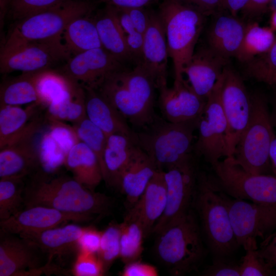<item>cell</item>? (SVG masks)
Segmentation results:
<instances>
[{"mask_svg":"<svg viewBox=\"0 0 276 276\" xmlns=\"http://www.w3.org/2000/svg\"><path fill=\"white\" fill-rule=\"evenodd\" d=\"M24 199L25 207L48 206L88 222L108 215L113 204L109 197L87 188L73 177L51 178L45 171L33 174L25 186Z\"/></svg>","mask_w":276,"mask_h":276,"instance_id":"6da1fadb","label":"cell"},{"mask_svg":"<svg viewBox=\"0 0 276 276\" xmlns=\"http://www.w3.org/2000/svg\"><path fill=\"white\" fill-rule=\"evenodd\" d=\"M156 81L140 63L109 75L97 89L133 126L145 128L155 119Z\"/></svg>","mask_w":276,"mask_h":276,"instance_id":"7a4b0ae2","label":"cell"},{"mask_svg":"<svg viewBox=\"0 0 276 276\" xmlns=\"http://www.w3.org/2000/svg\"><path fill=\"white\" fill-rule=\"evenodd\" d=\"M156 235L155 255L170 274L183 275L198 269L207 250L192 208Z\"/></svg>","mask_w":276,"mask_h":276,"instance_id":"3957f363","label":"cell"},{"mask_svg":"<svg viewBox=\"0 0 276 276\" xmlns=\"http://www.w3.org/2000/svg\"><path fill=\"white\" fill-rule=\"evenodd\" d=\"M192 208L215 257H228L239 246L232 228L226 194L214 179L198 173Z\"/></svg>","mask_w":276,"mask_h":276,"instance_id":"277c9868","label":"cell"},{"mask_svg":"<svg viewBox=\"0 0 276 276\" xmlns=\"http://www.w3.org/2000/svg\"><path fill=\"white\" fill-rule=\"evenodd\" d=\"M157 13L173 62L174 82L182 81L183 70L195 52L206 15L179 0H161Z\"/></svg>","mask_w":276,"mask_h":276,"instance_id":"5b68a950","label":"cell"},{"mask_svg":"<svg viewBox=\"0 0 276 276\" xmlns=\"http://www.w3.org/2000/svg\"><path fill=\"white\" fill-rule=\"evenodd\" d=\"M199 121L173 123L155 117L145 130L135 132L134 143L164 170L192 157L193 133Z\"/></svg>","mask_w":276,"mask_h":276,"instance_id":"8992f818","label":"cell"},{"mask_svg":"<svg viewBox=\"0 0 276 276\" xmlns=\"http://www.w3.org/2000/svg\"><path fill=\"white\" fill-rule=\"evenodd\" d=\"M251 111L248 123L236 147L233 157L237 164L254 174H269V151L275 136L266 97L251 94Z\"/></svg>","mask_w":276,"mask_h":276,"instance_id":"52a82bcc","label":"cell"},{"mask_svg":"<svg viewBox=\"0 0 276 276\" xmlns=\"http://www.w3.org/2000/svg\"><path fill=\"white\" fill-rule=\"evenodd\" d=\"M94 7L87 0H67L55 7L17 21L1 49L62 37L71 21L90 14Z\"/></svg>","mask_w":276,"mask_h":276,"instance_id":"ba28073f","label":"cell"},{"mask_svg":"<svg viewBox=\"0 0 276 276\" xmlns=\"http://www.w3.org/2000/svg\"><path fill=\"white\" fill-rule=\"evenodd\" d=\"M219 188L234 198L276 208V177L254 174L226 157L212 167Z\"/></svg>","mask_w":276,"mask_h":276,"instance_id":"9c48e42d","label":"cell"},{"mask_svg":"<svg viewBox=\"0 0 276 276\" xmlns=\"http://www.w3.org/2000/svg\"><path fill=\"white\" fill-rule=\"evenodd\" d=\"M223 81V71L206 99L197 126V140L193 148L212 167L222 157L228 156L227 125L221 101Z\"/></svg>","mask_w":276,"mask_h":276,"instance_id":"30bf717a","label":"cell"},{"mask_svg":"<svg viewBox=\"0 0 276 276\" xmlns=\"http://www.w3.org/2000/svg\"><path fill=\"white\" fill-rule=\"evenodd\" d=\"M72 56L62 37L30 42L11 48L1 49L0 71L2 74L20 71L33 73L50 69Z\"/></svg>","mask_w":276,"mask_h":276,"instance_id":"8fae6325","label":"cell"},{"mask_svg":"<svg viewBox=\"0 0 276 276\" xmlns=\"http://www.w3.org/2000/svg\"><path fill=\"white\" fill-rule=\"evenodd\" d=\"M226 201L236 241L245 250L258 249L257 238L265 240L276 231V208L231 199L226 194Z\"/></svg>","mask_w":276,"mask_h":276,"instance_id":"7c38bea8","label":"cell"},{"mask_svg":"<svg viewBox=\"0 0 276 276\" xmlns=\"http://www.w3.org/2000/svg\"><path fill=\"white\" fill-rule=\"evenodd\" d=\"M198 174L192 157L164 170L166 205L163 215L153 227L152 233L157 234L192 208Z\"/></svg>","mask_w":276,"mask_h":276,"instance_id":"4fadbf2b","label":"cell"},{"mask_svg":"<svg viewBox=\"0 0 276 276\" xmlns=\"http://www.w3.org/2000/svg\"><path fill=\"white\" fill-rule=\"evenodd\" d=\"M221 101L227 125V157H231L248 123L251 99L239 75L227 66L223 70Z\"/></svg>","mask_w":276,"mask_h":276,"instance_id":"5bb4252c","label":"cell"},{"mask_svg":"<svg viewBox=\"0 0 276 276\" xmlns=\"http://www.w3.org/2000/svg\"><path fill=\"white\" fill-rule=\"evenodd\" d=\"M42 121L34 118L22 133L0 149V178H24L40 165L35 138Z\"/></svg>","mask_w":276,"mask_h":276,"instance_id":"9a60e30c","label":"cell"},{"mask_svg":"<svg viewBox=\"0 0 276 276\" xmlns=\"http://www.w3.org/2000/svg\"><path fill=\"white\" fill-rule=\"evenodd\" d=\"M124 66L103 48H99L73 55L60 72L84 88L97 89L109 75Z\"/></svg>","mask_w":276,"mask_h":276,"instance_id":"2e32d148","label":"cell"},{"mask_svg":"<svg viewBox=\"0 0 276 276\" xmlns=\"http://www.w3.org/2000/svg\"><path fill=\"white\" fill-rule=\"evenodd\" d=\"M156 85L158 106L164 119L173 123L199 121L206 100L198 96L187 81L174 82L171 87L167 80L159 81Z\"/></svg>","mask_w":276,"mask_h":276,"instance_id":"e0dca14e","label":"cell"},{"mask_svg":"<svg viewBox=\"0 0 276 276\" xmlns=\"http://www.w3.org/2000/svg\"><path fill=\"white\" fill-rule=\"evenodd\" d=\"M69 221L88 222L82 217L66 214L50 207L34 205L25 207L8 219L0 221V229L23 237L64 225Z\"/></svg>","mask_w":276,"mask_h":276,"instance_id":"ac0fdd59","label":"cell"},{"mask_svg":"<svg viewBox=\"0 0 276 276\" xmlns=\"http://www.w3.org/2000/svg\"><path fill=\"white\" fill-rule=\"evenodd\" d=\"M40 252L28 240L0 229V276H21L42 266Z\"/></svg>","mask_w":276,"mask_h":276,"instance_id":"d6986e66","label":"cell"},{"mask_svg":"<svg viewBox=\"0 0 276 276\" xmlns=\"http://www.w3.org/2000/svg\"><path fill=\"white\" fill-rule=\"evenodd\" d=\"M166 195L164 170H158L125 217L138 222L143 228L145 237H147L152 233L154 225L164 212Z\"/></svg>","mask_w":276,"mask_h":276,"instance_id":"ffe728a7","label":"cell"},{"mask_svg":"<svg viewBox=\"0 0 276 276\" xmlns=\"http://www.w3.org/2000/svg\"><path fill=\"white\" fill-rule=\"evenodd\" d=\"M228 60L219 55L210 48L194 52L183 70L188 82L194 91L206 100L216 82L226 66Z\"/></svg>","mask_w":276,"mask_h":276,"instance_id":"44dd1931","label":"cell"},{"mask_svg":"<svg viewBox=\"0 0 276 276\" xmlns=\"http://www.w3.org/2000/svg\"><path fill=\"white\" fill-rule=\"evenodd\" d=\"M165 33L157 12L150 11L149 24L144 34L140 63L155 79L156 83L167 80L169 57Z\"/></svg>","mask_w":276,"mask_h":276,"instance_id":"7402d4cb","label":"cell"},{"mask_svg":"<svg viewBox=\"0 0 276 276\" xmlns=\"http://www.w3.org/2000/svg\"><path fill=\"white\" fill-rule=\"evenodd\" d=\"M220 11L215 14L207 33L208 47L229 60L236 57L242 44L247 24L237 16Z\"/></svg>","mask_w":276,"mask_h":276,"instance_id":"603a6c76","label":"cell"},{"mask_svg":"<svg viewBox=\"0 0 276 276\" xmlns=\"http://www.w3.org/2000/svg\"><path fill=\"white\" fill-rule=\"evenodd\" d=\"M84 89L87 118L107 136L116 133L123 134L134 142L135 131L130 127L123 116L97 89Z\"/></svg>","mask_w":276,"mask_h":276,"instance_id":"cb8c5ba5","label":"cell"},{"mask_svg":"<svg viewBox=\"0 0 276 276\" xmlns=\"http://www.w3.org/2000/svg\"><path fill=\"white\" fill-rule=\"evenodd\" d=\"M85 227L67 224L53 227L24 238L37 247L48 257V263H52L54 257H61L75 250Z\"/></svg>","mask_w":276,"mask_h":276,"instance_id":"d4e9b609","label":"cell"},{"mask_svg":"<svg viewBox=\"0 0 276 276\" xmlns=\"http://www.w3.org/2000/svg\"><path fill=\"white\" fill-rule=\"evenodd\" d=\"M158 170L153 161L137 146L132 158L121 174L116 186L125 195L129 208L140 198Z\"/></svg>","mask_w":276,"mask_h":276,"instance_id":"484cf974","label":"cell"},{"mask_svg":"<svg viewBox=\"0 0 276 276\" xmlns=\"http://www.w3.org/2000/svg\"><path fill=\"white\" fill-rule=\"evenodd\" d=\"M94 19L102 47L123 64L134 61L127 47L117 8L106 5Z\"/></svg>","mask_w":276,"mask_h":276,"instance_id":"4316f807","label":"cell"},{"mask_svg":"<svg viewBox=\"0 0 276 276\" xmlns=\"http://www.w3.org/2000/svg\"><path fill=\"white\" fill-rule=\"evenodd\" d=\"M64 165L70 171L73 177L87 188L94 190L103 176L100 162L94 152L80 141L67 153Z\"/></svg>","mask_w":276,"mask_h":276,"instance_id":"83f0119b","label":"cell"},{"mask_svg":"<svg viewBox=\"0 0 276 276\" xmlns=\"http://www.w3.org/2000/svg\"><path fill=\"white\" fill-rule=\"evenodd\" d=\"M137 147L126 135L116 133L107 136L104 153V180L107 184L116 186L121 174L131 161Z\"/></svg>","mask_w":276,"mask_h":276,"instance_id":"f1b7e54d","label":"cell"},{"mask_svg":"<svg viewBox=\"0 0 276 276\" xmlns=\"http://www.w3.org/2000/svg\"><path fill=\"white\" fill-rule=\"evenodd\" d=\"M90 15L73 19L62 35L63 42L71 55L102 48L94 17Z\"/></svg>","mask_w":276,"mask_h":276,"instance_id":"f546056e","label":"cell"},{"mask_svg":"<svg viewBox=\"0 0 276 276\" xmlns=\"http://www.w3.org/2000/svg\"><path fill=\"white\" fill-rule=\"evenodd\" d=\"M39 103L47 107L71 94L79 84L60 72L47 69L31 73Z\"/></svg>","mask_w":276,"mask_h":276,"instance_id":"4dcf8cb0","label":"cell"},{"mask_svg":"<svg viewBox=\"0 0 276 276\" xmlns=\"http://www.w3.org/2000/svg\"><path fill=\"white\" fill-rule=\"evenodd\" d=\"M40 107H42L36 103L25 108L20 106H0V149L29 127L33 120L31 118Z\"/></svg>","mask_w":276,"mask_h":276,"instance_id":"1f68e13d","label":"cell"},{"mask_svg":"<svg viewBox=\"0 0 276 276\" xmlns=\"http://www.w3.org/2000/svg\"><path fill=\"white\" fill-rule=\"evenodd\" d=\"M86 118L85 91L81 85L47 108L46 119L48 120L70 122L74 125Z\"/></svg>","mask_w":276,"mask_h":276,"instance_id":"d6a6232c","label":"cell"},{"mask_svg":"<svg viewBox=\"0 0 276 276\" xmlns=\"http://www.w3.org/2000/svg\"><path fill=\"white\" fill-rule=\"evenodd\" d=\"M34 103L40 105L31 73H22L1 85L0 106H20Z\"/></svg>","mask_w":276,"mask_h":276,"instance_id":"836d02e7","label":"cell"},{"mask_svg":"<svg viewBox=\"0 0 276 276\" xmlns=\"http://www.w3.org/2000/svg\"><path fill=\"white\" fill-rule=\"evenodd\" d=\"M275 37L270 27H261L257 23L247 24L245 34L236 57L242 62H248L258 55L267 51Z\"/></svg>","mask_w":276,"mask_h":276,"instance_id":"e575fe53","label":"cell"},{"mask_svg":"<svg viewBox=\"0 0 276 276\" xmlns=\"http://www.w3.org/2000/svg\"><path fill=\"white\" fill-rule=\"evenodd\" d=\"M120 227V259L125 264L140 260L145 238L141 225L135 220L125 217Z\"/></svg>","mask_w":276,"mask_h":276,"instance_id":"d590c367","label":"cell"},{"mask_svg":"<svg viewBox=\"0 0 276 276\" xmlns=\"http://www.w3.org/2000/svg\"><path fill=\"white\" fill-rule=\"evenodd\" d=\"M24 178H0V221L8 219L24 205Z\"/></svg>","mask_w":276,"mask_h":276,"instance_id":"8d00e7d4","label":"cell"},{"mask_svg":"<svg viewBox=\"0 0 276 276\" xmlns=\"http://www.w3.org/2000/svg\"><path fill=\"white\" fill-rule=\"evenodd\" d=\"M80 141L85 144L97 156L105 177L104 153L107 136L87 118L73 125Z\"/></svg>","mask_w":276,"mask_h":276,"instance_id":"74e56055","label":"cell"},{"mask_svg":"<svg viewBox=\"0 0 276 276\" xmlns=\"http://www.w3.org/2000/svg\"><path fill=\"white\" fill-rule=\"evenodd\" d=\"M120 224L112 223L103 231L97 256L102 262L105 272L107 271L115 260L120 258Z\"/></svg>","mask_w":276,"mask_h":276,"instance_id":"f35d334b","label":"cell"},{"mask_svg":"<svg viewBox=\"0 0 276 276\" xmlns=\"http://www.w3.org/2000/svg\"><path fill=\"white\" fill-rule=\"evenodd\" d=\"M67 0H11L8 14L18 21L55 7Z\"/></svg>","mask_w":276,"mask_h":276,"instance_id":"ab89813d","label":"cell"},{"mask_svg":"<svg viewBox=\"0 0 276 276\" xmlns=\"http://www.w3.org/2000/svg\"><path fill=\"white\" fill-rule=\"evenodd\" d=\"M40 165L48 169L64 165L66 154L62 150L48 130L42 135L38 144Z\"/></svg>","mask_w":276,"mask_h":276,"instance_id":"60d3db41","label":"cell"},{"mask_svg":"<svg viewBox=\"0 0 276 276\" xmlns=\"http://www.w3.org/2000/svg\"><path fill=\"white\" fill-rule=\"evenodd\" d=\"M75 276H101L106 273L97 254L78 250L71 270Z\"/></svg>","mask_w":276,"mask_h":276,"instance_id":"b9f144b4","label":"cell"},{"mask_svg":"<svg viewBox=\"0 0 276 276\" xmlns=\"http://www.w3.org/2000/svg\"><path fill=\"white\" fill-rule=\"evenodd\" d=\"M49 123V132L66 154L73 147L80 141L75 128L67 125L65 122L47 119Z\"/></svg>","mask_w":276,"mask_h":276,"instance_id":"7bdbcfd3","label":"cell"},{"mask_svg":"<svg viewBox=\"0 0 276 276\" xmlns=\"http://www.w3.org/2000/svg\"><path fill=\"white\" fill-rule=\"evenodd\" d=\"M242 258L240 264L241 276H267L273 275L267 263L258 249H248Z\"/></svg>","mask_w":276,"mask_h":276,"instance_id":"ee69618b","label":"cell"},{"mask_svg":"<svg viewBox=\"0 0 276 276\" xmlns=\"http://www.w3.org/2000/svg\"><path fill=\"white\" fill-rule=\"evenodd\" d=\"M227 257H215L212 264L203 271L206 276H241L240 264L232 262Z\"/></svg>","mask_w":276,"mask_h":276,"instance_id":"f6af8a7d","label":"cell"},{"mask_svg":"<svg viewBox=\"0 0 276 276\" xmlns=\"http://www.w3.org/2000/svg\"><path fill=\"white\" fill-rule=\"evenodd\" d=\"M247 63L246 71L250 77L268 84L276 85V70L267 67L256 58Z\"/></svg>","mask_w":276,"mask_h":276,"instance_id":"bcb514c9","label":"cell"},{"mask_svg":"<svg viewBox=\"0 0 276 276\" xmlns=\"http://www.w3.org/2000/svg\"><path fill=\"white\" fill-rule=\"evenodd\" d=\"M102 236V232L93 227H85L79 239L78 250H81L97 254Z\"/></svg>","mask_w":276,"mask_h":276,"instance_id":"7dc6e473","label":"cell"},{"mask_svg":"<svg viewBox=\"0 0 276 276\" xmlns=\"http://www.w3.org/2000/svg\"><path fill=\"white\" fill-rule=\"evenodd\" d=\"M258 251L276 275V231L264 240Z\"/></svg>","mask_w":276,"mask_h":276,"instance_id":"c3c4849f","label":"cell"},{"mask_svg":"<svg viewBox=\"0 0 276 276\" xmlns=\"http://www.w3.org/2000/svg\"><path fill=\"white\" fill-rule=\"evenodd\" d=\"M122 276H157L156 268L150 264L137 260L125 264L120 273Z\"/></svg>","mask_w":276,"mask_h":276,"instance_id":"681fc988","label":"cell"},{"mask_svg":"<svg viewBox=\"0 0 276 276\" xmlns=\"http://www.w3.org/2000/svg\"><path fill=\"white\" fill-rule=\"evenodd\" d=\"M182 3L200 11L205 15L225 10L223 0H179Z\"/></svg>","mask_w":276,"mask_h":276,"instance_id":"f907efd6","label":"cell"},{"mask_svg":"<svg viewBox=\"0 0 276 276\" xmlns=\"http://www.w3.org/2000/svg\"><path fill=\"white\" fill-rule=\"evenodd\" d=\"M128 13L135 29L144 34L149 21L150 11L144 8H123Z\"/></svg>","mask_w":276,"mask_h":276,"instance_id":"816d5d0a","label":"cell"},{"mask_svg":"<svg viewBox=\"0 0 276 276\" xmlns=\"http://www.w3.org/2000/svg\"><path fill=\"white\" fill-rule=\"evenodd\" d=\"M272 1L273 0H249L241 12L246 17H256L264 12Z\"/></svg>","mask_w":276,"mask_h":276,"instance_id":"f5cc1de1","label":"cell"},{"mask_svg":"<svg viewBox=\"0 0 276 276\" xmlns=\"http://www.w3.org/2000/svg\"><path fill=\"white\" fill-rule=\"evenodd\" d=\"M117 8H144L159 0H99Z\"/></svg>","mask_w":276,"mask_h":276,"instance_id":"db71d44e","label":"cell"},{"mask_svg":"<svg viewBox=\"0 0 276 276\" xmlns=\"http://www.w3.org/2000/svg\"><path fill=\"white\" fill-rule=\"evenodd\" d=\"M257 59L267 67L276 70V37L267 51Z\"/></svg>","mask_w":276,"mask_h":276,"instance_id":"11a10c76","label":"cell"},{"mask_svg":"<svg viewBox=\"0 0 276 276\" xmlns=\"http://www.w3.org/2000/svg\"><path fill=\"white\" fill-rule=\"evenodd\" d=\"M249 0H223L225 10L234 16H237L246 5Z\"/></svg>","mask_w":276,"mask_h":276,"instance_id":"9f6ffc18","label":"cell"},{"mask_svg":"<svg viewBox=\"0 0 276 276\" xmlns=\"http://www.w3.org/2000/svg\"><path fill=\"white\" fill-rule=\"evenodd\" d=\"M269 158L271 171L276 177V135H275L270 148Z\"/></svg>","mask_w":276,"mask_h":276,"instance_id":"6f0895ef","label":"cell"},{"mask_svg":"<svg viewBox=\"0 0 276 276\" xmlns=\"http://www.w3.org/2000/svg\"><path fill=\"white\" fill-rule=\"evenodd\" d=\"M10 0H0V24L1 28L3 26L5 16L8 13Z\"/></svg>","mask_w":276,"mask_h":276,"instance_id":"680465c9","label":"cell"},{"mask_svg":"<svg viewBox=\"0 0 276 276\" xmlns=\"http://www.w3.org/2000/svg\"><path fill=\"white\" fill-rule=\"evenodd\" d=\"M270 117L273 127L276 128V93H275L273 99L272 109Z\"/></svg>","mask_w":276,"mask_h":276,"instance_id":"91938a15","label":"cell"},{"mask_svg":"<svg viewBox=\"0 0 276 276\" xmlns=\"http://www.w3.org/2000/svg\"><path fill=\"white\" fill-rule=\"evenodd\" d=\"M270 28L273 30L276 31V8H275L273 11L270 17Z\"/></svg>","mask_w":276,"mask_h":276,"instance_id":"94428289","label":"cell"},{"mask_svg":"<svg viewBox=\"0 0 276 276\" xmlns=\"http://www.w3.org/2000/svg\"><path fill=\"white\" fill-rule=\"evenodd\" d=\"M10 1H11V0H10Z\"/></svg>","mask_w":276,"mask_h":276,"instance_id":"6125c7cd","label":"cell"}]
</instances>
